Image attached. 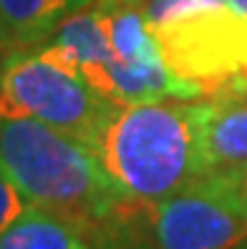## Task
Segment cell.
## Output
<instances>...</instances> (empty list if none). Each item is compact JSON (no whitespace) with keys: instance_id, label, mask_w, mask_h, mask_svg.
Returning a JSON list of instances; mask_svg holds the SVG:
<instances>
[{"instance_id":"4","label":"cell","mask_w":247,"mask_h":249,"mask_svg":"<svg viewBox=\"0 0 247 249\" xmlns=\"http://www.w3.org/2000/svg\"><path fill=\"white\" fill-rule=\"evenodd\" d=\"M152 33L167 68L202 96L212 98L232 81L247 78V16L229 5L187 13Z\"/></svg>"},{"instance_id":"16","label":"cell","mask_w":247,"mask_h":249,"mask_svg":"<svg viewBox=\"0 0 247 249\" xmlns=\"http://www.w3.org/2000/svg\"><path fill=\"white\" fill-rule=\"evenodd\" d=\"M5 51H10V46H8V40L3 38V33H0V55H5Z\"/></svg>"},{"instance_id":"13","label":"cell","mask_w":247,"mask_h":249,"mask_svg":"<svg viewBox=\"0 0 247 249\" xmlns=\"http://www.w3.org/2000/svg\"><path fill=\"white\" fill-rule=\"evenodd\" d=\"M217 96H237V98H247V78H240V81H232L222 93Z\"/></svg>"},{"instance_id":"10","label":"cell","mask_w":247,"mask_h":249,"mask_svg":"<svg viewBox=\"0 0 247 249\" xmlns=\"http://www.w3.org/2000/svg\"><path fill=\"white\" fill-rule=\"evenodd\" d=\"M53 43L71 51L81 66H109L116 61L106 18L94 3L66 18L56 31Z\"/></svg>"},{"instance_id":"2","label":"cell","mask_w":247,"mask_h":249,"mask_svg":"<svg viewBox=\"0 0 247 249\" xmlns=\"http://www.w3.org/2000/svg\"><path fill=\"white\" fill-rule=\"evenodd\" d=\"M202 104L154 98L116 106L91 151L126 196L159 207L205 174L199 151Z\"/></svg>"},{"instance_id":"11","label":"cell","mask_w":247,"mask_h":249,"mask_svg":"<svg viewBox=\"0 0 247 249\" xmlns=\"http://www.w3.org/2000/svg\"><path fill=\"white\" fill-rule=\"evenodd\" d=\"M214 5H227L225 0H149L147 3V20L149 28H159L164 23H171L187 13L205 10Z\"/></svg>"},{"instance_id":"9","label":"cell","mask_w":247,"mask_h":249,"mask_svg":"<svg viewBox=\"0 0 247 249\" xmlns=\"http://www.w3.org/2000/svg\"><path fill=\"white\" fill-rule=\"evenodd\" d=\"M0 249H91L89 239L66 219L31 209L0 231Z\"/></svg>"},{"instance_id":"3","label":"cell","mask_w":247,"mask_h":249,"mask_svg":"<svg viewBox=\"0 0 247 249\" xmlns=\"http://www.w3.org/2000/svg\"><path fill=\"white\" fill-rule=\"evenodd\" d=\"M116 104L96 93L66 48L48 43L36 53L16 51L0 73V119H36L91 149Z\"/></svg>"},{"instance_id":"12","label":"cell","mask_w":247,"mask_h":249,"mask_svg":"<svg viewBox=\"0 0 247 249\" xmlns=\"http://www.w3.org/2000/svg\"><path fill=\"white\" fill-rule=\"evenodd\" d=\"M31 209H33V204L28 201V196L18 189V184L10 179L5 166L0 164V231L5 227H10L18 216H23Z\"/></svg>"},{"instance_id":"6","label":"cell","mask_w":247,"mask_h":249,"mask_svg":"<svg viewBox=\"0 0 247 249\" xmlns=\"http://www.w3.org/2000/svg\"><path fill=\"white\" fill-rule=\"evenodd\" d=\"M199 151L205 174L247 169V98L212 96L202 104Z\"/></svg>"},{"instance_id":"5","label":"cell","mask_w":247,"mask_h":249,"mask_svg":"<svg viewBox=\"0 0 247 249\" xmlns=\"http://www.w3.org/2000/svg\"><path fill=\"white\" fill-rule=\"evenodd\" d=\"M159 249H235L247 239V196L237 171H209L156 207Z\"/></svg>"},{"instance_id":"1","label":"cell","mask_w":247,"mask_h":249,"mask_svg":"<svg viewBox=\"0 0 247 249\" xmlns=\"http://www.w3.org/2000/svg\"><path fill=\"white\" fill-rule=\"evenodd\" d=\"M0 164L36 209L66 219L86 239L132 201L83 141L36 119H0Z\"/></svg>"},{"instance_id":"15","label":"cell","mask_w":247,"mask_h":249,"mask_svg":"<svg viewBox=\"0 0 247 249\" xmlns=\"http://www.w3.org/2000/svg\"><path fill=\"white\" fill-rule=\"evenodd\" d=\"M237 174H240V184H242V192H245V196H247V169H240Z\"/></svg>"},{"instance_id":"7","label":"cell","mask_w":247,"mask_h":249,"mask_svg":"<svg viewBox=\"0 0 247 249\" xmlns=\"http://www.w3.org/2000/svg\"><path fill=\"white\" fill-rule=\"evenodd\" d=\"M94 0H0V33L10 48L46 40L66 18L89 8Z\"/></svg>"},{"instance_id":"8","label":"cell","mask_w":247,"mask_h":249,"mask_svg":"<svg viewBox=\"0 0 247 249\" xmlns=\"http://www.w3.org/2000/svg\"><path fill=\"white\" fill-rule=\"evenodd\" d=\"M94 5L104 13L111 48L116 61L121 63H141V61H164L159 43L147 20V5H101L94 0Z\"/></svg>"},{"instance_id":"14","label":"cell","mask_w":247,"mask_h":249,"mask_svg":"<svg viewBox=\"0 0 247 249\" xmlns=\"http://www.w3.org/2000/svg\"><path fill=\"white\" fill-rule=\"evenodd\" d=\"M227 5H229L232 10L242 13V16H247V0H227Z\"/></svg>"}]
</instances>
